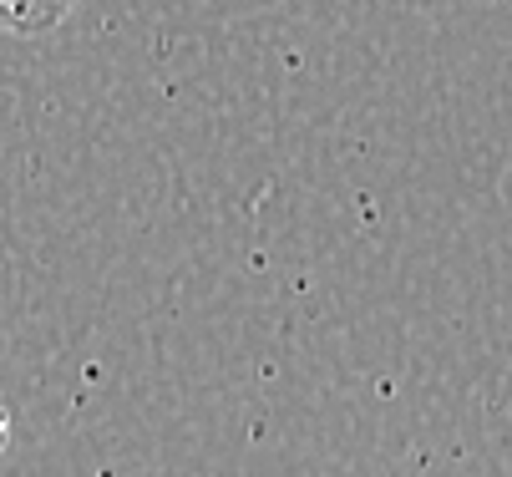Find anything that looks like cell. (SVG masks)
Segmentation results:
<instances>
[{"mask_svg":"<svg viewBox=\"0 0 512 477\" xmlns=\"http://www.w3.org/2000/svg\"><path fill=\"white\" fill-rule=\"evenodd\" d=\"M77 0H0V31L6 36H41L51 26H61V16Z\"/></svg>","mask_w":512,"mask_h":477,"instance_id":"obj_1","label":"cell"}]
</instances>
